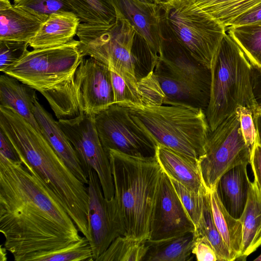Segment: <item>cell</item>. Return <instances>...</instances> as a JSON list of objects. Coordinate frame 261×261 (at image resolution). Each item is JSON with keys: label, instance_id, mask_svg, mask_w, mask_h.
Masks as SVG:
<instances>
[{"label": "cell", "instance_id": "cell-1", "mask_svg": "<svg viewBox=\"0 0 261 261\" xmlns=\"http://www.w3.org/2000/svg\"><path fill=\"white\" fill-rule=\"evenodd\" d=\"M79 231L59 198L31 166L0 154V232L14 260L78 241Z\"/></svg>", "mask_w": 261, "mask_h": 261}, {"label": "cell", "instance_id": "cell-2", "mask_svg": "<svg viewBox=\"0 0 261 261\" xmlns=\"http://www.w3.org/2000/svg\"><path fill=\"white\" fill-rule=\"evenodd\" d=\"M0 127L20 160L31 166L59 198L79 231L89 241L86 184L73 173L41 132L13 110L0 106Z\"/></svg>", "mask_w": 261, "mask_h": 261}, {"label": "cell", "instance_id": "cell-3", "mask_svg": "<svg viewBox=\"0 0 261 261\" xmlns=\"http://www.w3.org/2000/svg\"><path fill=\"white\" fill-rule=\"evenodd\" d=\"M108 154L125 236L148 240L163 169L155 156H132L113 149Z\"/></svg>", "mask_w": 261, "mask_h": 261}, {"label": "cell", "instance_id": "cell-4", "mask_svg": "<svg viewBox=\"0 0 261 261\" xmlns=\"http://www.w3.org/2000/svg\"><path fill=\"white\" fill-rule=\"evenodd\" d=\"M116 104L125 107L157 145L197 160L204 155L211 130L202 109L178 104Z\"/></svg>", "mask_w": 261, "mask_h": 261}, {"label": "cell", "instance_id": "cell-5", "mask_svg": "<svg viewBox=\"0 0 261 261\" xmlns=\"http://www.w3.org/2000/svg\"><path fill=\"white\" fill-rule=\"evenodd\" d=\"M210 100L205 114L214 131L237 108L258 112L252 82V67L242 50L226 32L212 67Z\"/></svg>", "mask_w": 261, "mask_h": 261}, {"label": "cell", "instance_id": "cell-6", "mask_svg": "<svg viewBox=\"0 0 261 261\" xmlns=\"http://www.w3.org/2000/svg\"><path fill=\"white\" fill-rule=\"evenodd\" d=\"M110 24L80 23L76 35L82 55L95 58L121 76L128 85L138 88L133 52L136 31L130 22L115 13Z\"/></svg>", "mask_w": 261, "mask_h": 261}, {"label": "cell", "instance_id": "cell-7", "mask_svg": "<svg viewBox=\"0 0 261 261\" xmlns=\"http://www.w3.org/2000/svg\"><path fill=\"white\" fill-rule=\"evenodd\" d=\"M163 20L177 43L200 64L211 69L226 32L222 24L191 6L189 0H170L160 6Z\"/></svg>", "mask_w": 261, "mask_h": 261}, {"label": "cell", "instance_id": "cell-8", "mask_svg": "<svg viewBox=\"0 0 261 261\" xmlns=\"http://www.w3.org/2000/svg\"><path fill=\"white\" fill-rule=\"evenodd\" d=\"M75 39L63 45L33 49L4 73L39 92L49 90L72 75L85 58Z\"/></svg>", "mask_w": 261, "mask_h": 261}, {"label": "cell", "instance_id": "cell-9", "mask_svg": "<svg viewBox=\"0 0 261 261\" xmlns=\"http://www.w3.org/2000/svg\"><path fill=\"white\" fill-rule=\"evenodd\" d=\"M251 148L246 144L236 111L211 132L204 155L198 159L202 181L208 191L215 188L219 178L240 164L250 163Z\"/></svg>", "mask_w": 261, "mask_h": 261}, {"label": "cell", "instance_id": "cell-10", "mask_svg": "<svg viewBox=\"0 0 261 261\" xmlns=\"http://www.w3.org/2000/svg\"><path fill=\"white\" fill-rule=\"evenodd\" d=\"M94 121L107 152L113 149L132 156H155L156 143L137 125L123 106L113 104L96 114Z\"/></svg>", "mask_w": 261, "mask_h": 261}, {"label": "cell", "instance_id": "cell-11", "mask_svg": "<svg viewBox=\"0 0 261 261\" xmlns=\"http://www.w3.org/2000/svg\"><path fill=\"white\" fill-rule=\"evenodd\" d=\"M95 116L83 113L58 123L73 146L85 172L91 167L97 174L105 198L114 197L115 189L108 152L103 148L96 128Z\"/></svg>", "mask_w": 261, "mask_h": 261}, {"label": "cell", "instance_id": "cell-12", "mask_svg": "<svg viewBox=\"0 0 261 261\" xmlns=\"http://www.w3.org/2000/svg\"><path fill=\"white\" fill-rule=\"evenodd\" d=\"M87 173L89 242L96 261L116 238L125 233L115 197L106 199L97 173L91 167Z\"/></svg>", "mask_w": 261, "mask_h": 261}, {"label": "cell", "instance_id": "cell-13", "mask_svg": "<svg viewBox=\"0 0 261 261\" xmlns=\"http://www.w3.org/2000/svg\"><path fill=\"white\" fill-rule=\"evenodd\" d=\"M74 77L83 113L95 116L114 103L111 70L101 62L84 58Z\"/></svg>", "mask_w": 261, "mask_h": 261}, {"label": "cell", "instance_id": "cell-14", "mask_svg": "<svg viewBox=\"0 0 261 261\" xmlns=\"http://www.w3.org/2000/svg\"><path fill=\"white\" fill-rule=\"evenodd\" d=\"M195 231L172 184L163 172L156 199L149 241H159Z\"/></svg>", "mask_w": 261, "mask_h": 261}, {"label": "cell", "instance_id": "cell-15", "mask_svg": "<svg viewBox=\"0 0 261 261\" xmlns=\"http://www.w3.org/2000/svg\"><path fill=\"white\" fill-rule=\"evenodd\" d=\"M116 13L126 19L144 41L151 63L162 55L165 39L162 31L161 7L140 0H111Z\"/></svg>", "mask_w": 261, "mask_h": 261}, {"label": "cell", "instance_id": "cell-16", "mask_svg": "<svg viewBox=\"0 0 261 261\" xmlns=\"http://www.w3.org/2000/svg\"><path fill=\"white\" fill-rule=\"evenodd\" d=\"M178 46V48L170 49L164 43L162 54L154 67L157 66L210 95L211 69L196 61L179 44Z\"/></svg>", "mask_w": 261, "mask_h": 261}, {"label": "cell", "instance_id": "cell-17", "mask_svg": "<svg viewBox=\"0 0 261 261\" xmlns=\"http://www.w3.org/2000/svg\"><path fill=\"white\" fill-rule=\"evenodd\" d=\"M48 17L0 0V40L29 42Z\"/></svg>", "mask_w": 261, "mask_h": 261}, {"label": "cell", "instance_id": "cell-18", "mask_svg": "<svg viewBox=\"0 0 261 261\" xmlns=\"http://www.w3.org/2000/svg\"><path fill=\"white\" fill-rule=\"evenodd\" d=\"M34 113L41 133L55 152L78 179L88 184V175L84 170L73 146L58 121L55 120L37 99L35 101Z\"/></svg>", "mask_w": 261, "mask_h": 261}, {"label": "cell", "instance_id": "cell-19", "mask_svg": "<svg viewBox=\"0 0 261 261\" xmlns=\"http://www.w3.org/2000/svg\"><path fill=\"white\" fill-rule=\"evenodd\" d=\"M246 163L228 170L218 179L215 190L222 205L233 218H241L245 210L252 182Z\"/></svg>", "mask_w": 261, "mask_h": 261}, {"label": "cell", "instance_id": "cell-20", "mask_svg": "<svg viewBox=\"0 0 261 261\" xmlns=\"http://www.w3.org/2000/svg\"><path fill=\"white\" fill-rule=\"evenodd\" d=\"M155 157L163 172L170 178L198 194L206 190L200 173L198 160L159 144Z\"/></svg>", "mask_w": 261, "mask_h": 261}, {"label": "cell", "instance_id": "cell-21", "mask_svg": "<svg viewBox=\"0 0 261 261\" xmlns=\"http://www.w3.org/2000/svg\"><path fill=\"white\" fill-rule=\"evenodd\" d=\"M80 19L72 12L49 15L36 34L29 41L33 49L54 47L72 41L76 35Z\"/></svg>", "mask_w": 261, "mask_h": 261}, {"label": "cell", "instance_id": "cell-22", "mask_svg": "<svg viewBox=\"0 0 261 261\" xmlns=\"http://www.w3.org/2000/svg\"><path fill=\"white\" fill-rule=\"evenodd\" d=\"M36 90L4 73L0 76V106L10 108L41 131L35 117Z\"/></svg>", "mask_w": 261, "mask_h": 261}, {"label": "cell", "instance_id": "cell-23", "mask_svg": "<svg viewBox=\"0 0 261 261\" xmlns=\"http://www.w3.org/2000/svg\"><path fill=\"white\" fill-rule=\"evenodd\" d=\"M152 70L165 95L164 104L182 105L201 108L205 112L210 93L194 87L157 66Z\"/></svg>", "mask_w": 261, "mask_h": 261}, {"label": "cell", "instance_id": "cell-24", "mask_svg": "<svg viewBox=\"0 0 261 261\" xmlns=\"http://www.w3.org/2000/svg\"><path fill=\"white\" fill-rule=\"evenodd\" d=\"M240 220L243 232L240 258L245 259L261 245V193L255 181L251 184L247 202Z\"/></svg>", "mask_w": 261, "mask_h": 261}, {"label": "cell", "instance_id": "cell-25", "mask_svg": "<svg viewBox=\"0 0 261 261\" xmlns=\"http://www.w3.org/2000/svg\"><path fill=\"white\" fill-rule=\"evenodd\" d=\"M197 236L195 231L159 241L146 240L148 250L143 261H190Z\"/></svg>", "mask_w": 261, "mask_h": 261}, {"label": "cell", "instance_id": "cell-26", "mask_svg": "<svg viewBox=\"0 0 261 261\" xmlns=\"http://www.w3.org/2000/svg\"><path fill=\"white\" fill-rule=\"evenodd\" d=\"M210 191L213 216L217 228L230 252L233 260L240 258L243 232L240 220L231 217L225 209L214 189Z\"/></svg>", "mask_w": 261, "mask_h": 261}, {"label": "cell", "instance_id": "cell-27", "mask_svg": "<svg viewBox=\"0 0 261 261\" xmlns=\"http://www.w3.org/2000/svg\"><path fill=\"white\" fill-rule=\"evenodd\" d=\"M74 74L53 88L40 92L47 100L58 120L74 118L83 113Z\"/></svg>", "mask_w": 261, "mask_h": 261}, {"label": "cell", "instance_id": "cell-28", "mask_svg": "<svg viewBox=\"0 0 261 261\" xmlns=\"http://www.w3.org/2000/svg\"><path fill=\"white\" fill-rule=\"evenodd\" d=\"M192 6L205 13L226 28L236 18L261 0H189Z\"/></svg>", "mask_w": 261, "mask_h": 261}, {"label": "cell", "instance_id": "cell-29", "mask_svg": "<svg viewBox=\"0 0 261 261\" xmlns=\"http://www.w3.org/2000/svg\"><path fill=\"white\" fill-rule=\"evenodd\" d=\"M94 261L92 248L88 239L80 240L64 247L38 251L25 255L21 261Z\"/></svg>", "mask_w": 261, "mask_h": 261}, {"label": "cell", "instance_id": "cell-30", "mask_svg": "<svg viewBox=\"0 0 261 261\" xmlns=\"http://www.w3.org/2000/svg\"><path fill=\"white\" fill-rule=\"evenodd\" d=\"M196 236L204 237L214 249L219 261H233L230 252L215 225L210 201V191L204 196L202 212L195 231Z\"/></svg>", "mask_w": 261, "mask_h": 261}, {"label": "cell", "instance_id": "cell-31", "mask_svg": "<svg viewBox=\"0 0 261 261\" xmlns=\"http://www.w3.org/2000/svg\"><path fill=\"white\" fill-rule=\"evenodd\" d=\"M147 250L146 240L120 236L96 261H143Z\"/></svg>", "mask_w": 261, "mask_h": 261}, {"label": "cell", "instance_id": "cell-32", "mask_svg": "<svg viewBox=\"0 0 261 261\" xmlns=\"http://www.w3.org/2000/svg\"><path fill=\"white\" fill-rule=\"evenodd\" d=\"M226 29L251 64L261 68V24L230 26Z\"/></svg>", "mask_w": 261, "mask_h": 261}, {"label": "cell", "instance_id": "cell-33", "mask_svg": "<svg viewBox=\"0 0 261 261\" xmlns=\"http://www.w3.org/2000/svg\"><path fill=\"white\" fill-rule=\"evenodd\" d=\"M82 22L110 24L116 19L111 0H69Z\"/></svg>", "mask_w": 261, "mask_h": 261}, {"label": "cell", "instance_id": "cell-34", "mask_svg": "<svg viewBox=\"0 0 261 261\" xmlns=\"http://www.w3.org/2000/svg\"><path fill=\"white\" fill-rule=\"evenodd\" d=\"M170 180L181 204L196 229L201 216L204 196L207 190L198 194L189 190L177 181L171 178Z\"/></svg>", "mask_w": 261, "mask_h": 261}, {"label": "cell", "instance_id": "cell-35", "mask_svg": "<svg viewBox=\"0 0 261 261\" xmlns=\"http://www.w3.org/2000/svg\"><path fill=\"white\" fill-rule=\"evenodd\" d=\"M13 5L15 6L24 7L37 13L48 16L53 14L61 12L75 13L69 0H13Z\"/></svg>", "mask_w": 261, "mask_h": 261}, {"label": "cell", "instance_id": "cell-36", "mask_svg": "<svg viewBox=\"0 0 261 261\" xmlns=\"http://www.w3.org/2000/svg\"><path fill=\"white\" fill-rule=\"evenodd\" d=\"M29 46V42L0 40V71L4 73L20 61Z\"/></svg>", "mask_w": 261, "mask_h": 261}, {"label": "cell", "instance_id": "cell-37", "mask_svg": "<svg viewBox=\"0 0 261 261\" xmlns=\"http://www.w3.org/2000/svg\"><path fill=\"white\" fill-rule=\"evenodd\" d=\"M111 81L114 97V103L129 101L142 105L139 90L128 85L117 73L111 71Z\"/></svg>", "mask_w": 261, "mask_h": 261}, {"label": "cell", "instance_id": "cell-38", "mask_svg": "<svg viewBox=\"0 0 261 261\" xmlns=\"http://www.w3.org/2000/svg\"><path fill=\"white\" fill-rule=\"evenodd\" d=\"M240 122L242 133L246 144L252 149L256 140V130L253 120V114L249 108L240 106Z\"/></svg>", "mask_w": 261, "mask_h": 261}, {"label": "cell", "instance_id": "cell-39", "mask_svg": "<svg viewBox=\"0 0 261 261\" xmlns=\"http://www.w3.org/2000/svg\"><path fill=\"white\" fill-rule=\"evenodd\" d=\"M196 260L198 261L218 260L216 253L206 238L197 236L192 250Z\"/></svg>", "mask_w": 261, "mask_h": 261}, {"label": "cell", "instance_id": "cell-40", "mask_svg": "<svg viewBox=\"0 0 261 261\" xmlns=\"http://www.w3.org/2000/svg\"><path fill=\"white\" fill-rule=\"evenodd\" d=\"M249 24H261V2L233 19L227 27Z\"/></svg>", "mask_w": 261, "mask_h": 261}, {"label": "cell", "instance_id": "cell-41", "mask_svg": "<svg viewBox=\"0 0 261 261\" xmlns=\"http://www.w3.org/2000/svg\"><path fill=\"white\" fill-rule=\"evenodd\" d=\"M254 180L261 193V145L256 140L251 149L250 163Z\"/></svg>", "mask_w": 261, "mask_h": 261}, {"label": "cell", "instance_id": "cell-42", "mask_svg": "<svg viewBox=\"0 0 261 261\" xmlns=\"http://www.w3.org/2000/svg\"><path fill=\"white\" fill-rule=\"evenodd\" d=\"M0 154L14 161H21L13 144L0 127Z\"/></svg>", "mask_w": 261, "mask_h": 261}, {"label": "cell", "instance_id": "cell-43", "mask_svg": "<svg viewBox=\"0 0 261 261\" xmlns=\"http://www.w3.org/2000/svg\"><path fill=\"white\" fill-rule=\"evenodd\" d=\"M252 67L253 92L256 100L259 105H261V68L253 65Z\"/></svg>", "mask_w": 261, "mask_h": 261}, {"label": "cell", "instance_id": "cell-44", "mask_svg": "<svg viewBox=\"0 0 261 261\" xmlns=\"http://www.w3.org/2000/svg\"><path fill=\"white\" fill-rule=\"evenodd\" d=\"M253 116L256 130V141L261 145V113L257 112Z\"/></svg>", "mask_w": 261, "mask_h": 261}, {"label": "cell", "instance_id": "cell-45", "mask_svg": "<svg viewBox=\"0 0 261 261\" xmlns=\"http://www.w3.org/2000/svg\"><path fill=\"white\" fill-rule=\"evenodd\" d=\"M141 2L148 3V4H156L159 6H161L167 2H169L170 0H140Z\"/></svg>", "mask_w": 261, "mask_h": 261}, {"label": "cell", "instance_id": "cell-46", "mask_svg": "<svg viewBox=\"0 0 261 261\" xmlns=\"http://www.w3.org/2000/svg\"><path fill=\"white\" fill-rule=\"evenodd\" d=\"M7 249L4 247L3 245L1 246L0 248V260L1 261H6L7 259Z\"/></svg>", "mask_w": 261, "mask_h": 261}, {"label": "cell", "instance_id": "cell-47", "mask_svg": "<svg viewBox=\"0 0 261 261\" xmlns=\"http://www.w3.org/2000/svg\"><path fill=\"white\" fill-rule=\"evenodd\" d=\"M254 260L255 261H261V254H260Z\"/></svg>", "mask_w": 261, "mask_h": 261}, {"label": "cell", "instance_id": "cell-48", "mask_svg": "<svg viewBox=\"0 0 261 261\" xmlns=\"http://www.w3.org/2000/svg\"><path fill=\"white\" fill-rule=\"evenodd\" d=\"M260 112L261 113V105H259L258 106V112Z\"/></svg>", "mask_w": 261, "mask_h": 261}]
</instances>
